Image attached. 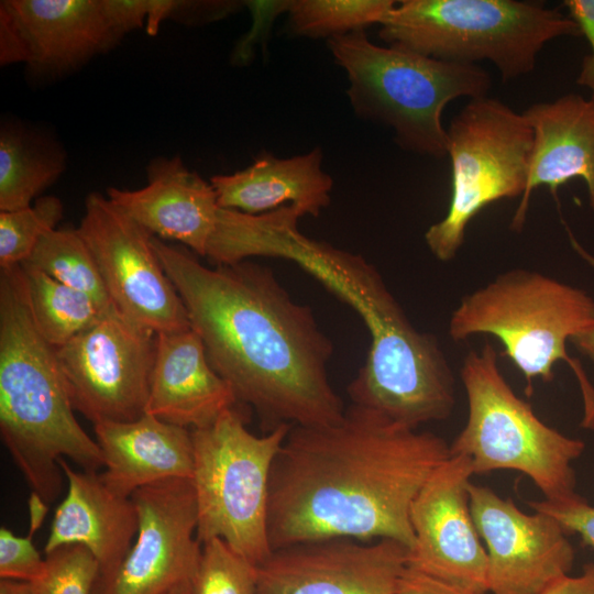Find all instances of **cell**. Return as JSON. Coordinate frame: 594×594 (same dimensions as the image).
Wrapping results in <instances>:
<instances>
[{"mask_svg":"<svg viewBox=\"0 0 594 594\" xmlns=\"http://www.w3.org/2000/svg\"><path fill=\"white\" fill-rule=\"evenodd\" d=\"M103 458L101 480L114 493L131 497L145 486L191 480L194 446L191 430L152 415L123 422L94 425Z\"/></svg>","mask_w":594,"mask_h":594,"instance_id":"cell-22","label":"cell"},{"mask_svg":"<svg viewBox=\"0 0 594 594\" xmlns=\"http://www.w3.org/2000/svg\"><path fill=\"white\" fill-rule=\"evenodd\" d=\"M451 200L428 228L426 244L441 262L452 261L471 220L490 204L522 197L534 132L522 112L496 98L471 99L447 128Z\"/></svg>","mask_w":594,"mask_h":594,"instance_id":"cell-10","label":"cell"},{"mask_svg":"<svg viewBox=\"0 0 594 594\" xmlns=\"http://www.w3.org/2000/svg\"><path fill=\"white\" fill-rule=\"evenodd\" d=\"M528 506L556 518L566 534H576L584 543L594 548V506L581 496L566 503H552L546 499L528 501Z\"/></svg>","mask_w":594,"mask_h":594,"instance_id":"cell-32","label":"cell"},{"mask_svg":"<svg viewBox=\"0 0 594 594\" xmlns=\"http://www.w3.org/2000/svg\"><path fill=\"white\" fill-rule=\"evenodd\" d=\"M322 158L320 147L288 158L262 152L246 168L215 175L210 183L220 208L261 215L287 204L302 216L318 217L330 205L333 187Z\"/></svg>","mask_w":594,"mask_h":594,"instance_id":"cell-23","label":"cell"},{"mask_svg":"<svg viewBox=\"0 0 594 594\" xmlns=\"http://www.w3.org/2000/svg\"><path fill=\"white\" fill-rule=\"evenodd\" d=\"M0 594H40L33 583L0 579Z\"/></svg>","mask_w":594,"mask_h":594,"instance_id":"cell-39","label":"cell"},{"mask_svg":"<svg viewBox=\"0 0 594 594\" xmlns=\"http://www.w3.org/2000/svg\"><path fill=\"white\" fill-rule=\"evenodd\" d=\"M103 7L112 25L121 35L146 23L148 0H103Z\"/></svg>","mask_w":594,"mask_h":594,"instance_id":"cell-34","label":"cell"},{"mask_svg":"<svg viewBox=\"0 0 594 594\" xmlns=\"http://www.w3.org/2000/svg\"><path fill=\"white\" fill-rule=\"evenodd\" d=\"M21 268L33 323L53 348L65 345L111 314L86 293L38 270L24 265Z\"/></svg>","mask_w":594,"mask_h":594,"instance_id":"cell-24","label":"cell"},{"mask_svg":"<svg viewBox=\"0 0 594 594\" xmlns=\"http://www.w3.org/2000/svg\"><path fill=\"white\" fill-rule=\"evenodd\" d=\"M121 35L103 0H6L0 3L1 65L26 63L62 74L110 50Z\"/></svg>","mask_w":594,"mask_h":594,"instance_id":"cell-17","label":"cell"},{"mask_svg":"<svg viewBox=\"0 0 594 594\" xmlns=\"http://www.w3.org/2000/svg\"><path fill=\"white\" fill-rule=\"evenodd\" d=\"M257 565L213 538L201 543L191 594H256Z\"/></svg>","mask_w":594,"mask_h":594,"instance_id":"cell-29","label":"cell"},{"mask_svg":"<svg viewBox=\"0 0 594 594\" xmlns=\"http://www.w3.org/2000/svg\"><path fill=\"white\" fill-rule=\"evenodd\" d=\"M397 594H474L421 572L406 568L399 583Z\"/></svg>","mask_w":594,"mask_h":594,"instance_id":"cell-35","label":"cell"},{"mask_svg":"<svg viewBox=\"0 0 594 594\" xmlns=\"http://www.w3.org/2000/svg\"><path fill=\"white\" fill-rule=\"evenodd\" d=\"M275 254L320 280L366 326L370 350L348 385L353 405L417 429L451 415L454 378L438 340L411 324L372 263L304 235L298 224L280 232Z\"/></svg>","mask_w":594,"mask_h":594,"instance_id":"cell-3","label":"cell"},{"mask_svg":"<svg viewBox=\"0 0 594 594\" xmlns=\"http://www.w3.org/2000/svg\"><path fill=\"white\" fill-rule=\"evenodd\" d=\"M135 540L110 572L99 574L91 594H169L190 582L201 543L191 480H169L135 491Z\"/></svg>","mask_w":594,"mask_h":594,"instance_id":"cell-13","label":"cell"},{"mask_svg":"<svg viewBox=\"0 0 594 594\" xmlns=\"http://www.w3.org/2000/svg\"><path fill=\"white\" fill-rule=\"evenodd\" d=\"M395 4L393 0H293L286 10L288 31L311 38L340 36L381 24Z\"/></svg>","mask_w":594,"mask_h":594,"instance_id":"cell-27","label":"cell"},{"mask_svg":"<svg viewBox=\"0 0 594 594\" xmlns=\"http://www.w3.org/2000/svg\"><path fill=\"white\" fill-rule=\"evenodd\" d=\"M56 350L36 330L21 265L0 270V433L32 492L52 503L61 459L103 469L101 450L74 415Z\"/></svg>","mask_w":594,"mask_h":594,"instance_id":"cell-4","label":"cell"},{"mask_svg":"<svg viewBox=\"0 0 594 594\" xmlns=\"http://www.w3.org/2000/svg\"><path fill=\"white\" fill-rule=\"evenodd\" d=\"M562 4L590 44L591 53L583 58L576 84L588 89L594 98V0H564Z\"/></svg>","mask_w":594,"mask_h":594,"instance_id":"cell-33","label":"cell"},{"mask_svg":"<svg viewBox=\"0 0 594 594\" xmlns=\"http://www.w3.org/2000/svg\"><path fill=\"white\" fill-rule=\"evenodd\" d=\"M21 265L38 270L64 285L86 293L108 312L118 311L94 255L77 228L55 229L45 233Z\"/></svg>","mask_w":594,"mask_h":594,"instance_id":"cell-26","label":"cell"},{"mask_svg":"<svg viewBox=\"0 0 594 594\" xmlns=\"http://www.w3.org/2000/svg\"><path fill=\"white\" fill-rule=\"evenodd\" d=\"M378 35L439 61H488L504 80L531 73L548 42L582 36L558 9L518 0H403L381 22Z\"/></svg>","mask_w":594,"mask_h":594,"instance_id":"cell-7","label":"cell"},{"mask_svg":"<svg viewBox=\"0 0 594 594\" xmlns=\"http://www.w3.org/2000/svg\"><path fill=\"white\" fill-rule=\"evenodd\" d=\"M407 556L391 539L294 544L257 565L256 594H397Z\"/></svg>","mask_w":594,"mask_h":594,"instance_id":"cell-16","label":"cell"},{"mask_svg":"<svg viewBox=\"0 0 594 594\" xmlns=\"http://www.w3.org/2000/svg\"><path fill=\"white\" fill-rule=\"evenodd\" d=\"M328 47L346 74L354 113L391 128L399 147L419 155L447 156L446 106L461 97H486L492 87L488 72L477 64L380 46L364 30L330 37Z\"/></svg>","mask_w":594,"mask_h":594,"instance_id":"cell-5","label":"cell"},{"mask_svg":"<svg viewBox=\"0 0 594 594\" xmlns=\"http://www.w3.org/2000/svg\"><path fill=\"white\" fill-rule=\"evenodd\" d=\"M469 492L487 554L488 593L538 594L570 573L574 549L556 518L537 510L527 514L487 486L471 482Z\"/></svg>","mask_w":594,"mask_h":594,"instance_id":"cell-15","label":"cell"},{"mask_svg":"<svg viewBox=\"0 0 594 594\" xmlns=\"http://www.w3.org/2000/svg\"><path fill=\"white\" fill-rule=\"evenodd\" d=\"M292 427L283 424L256 436L246 428L243 414L234 406L210 425L191 430V483L200 543L220 538L256 565L271 556V470Z\"/></svg>","mask_w":594,"mask_h":594,"instance_id":"cell-9","label":"cell"},{"mask_svg":"<svg viewBox=\"0 0 594 594\" xmlns=\"http://www.w3.org/2000/svg\"><path fill=\"white\" fill-rule=\"evenodd\" d=\"M538 594H594V562L585 563L579 575L557 579Z\"/></svg>","mask_w":594,"mask_h":594,"instance_id":"cell-36","label":"cell"},{"mask_svg":"<svg viewBox=\"0 0 594 594\" xmlns=\"http://www.w3.org/2000/svg\"><path fill=\"white\" fill-rule=\"evenodd\" d=\"M59 465L67 493L54 513L45 554L68 544L87 548L99 564V574L113 570L133 543L139 515L131 497L111 491L99 472L75 470L66 459Z\"/></svg>","mask_w":594,"mask_h":594,"instance_id":"cell-21","label":"cell"},{"mask_svg":"<svg viewBox=\"0 0 594 594\" xmlns=\"http://www.w3.org/2000/svg\"><path fill=\"white\" fill-rule=\"evenodd\" d=\"M107 197L153 237L205 257L220 207L210 180L188 169L180 156L155 158L144 187H110Z\"/></svg>","mask_w":594,"mask_h":594,"instance_id":"cell-18","label":"cell"},{"mask_svg":"<svg viewBox=\"0 0 594 594\" xmlns=\"http://www.w3.org/2000/svg\"><path fill=\"white\" fill-rule=\"evenodd\" d=\"M594 322V299L583 289L540 272L514 268L462 297L451 314L448 333L454 342L491 334L526 380L551 382L557 362H568L584 400L582 427L594 428V388L566 343Z\"/></svg>","mask_w":594,"mask_h":594,"instance_id":"cell-6","label":"cell"},{"mask_svg":"<svg viewBox=\"0 0 594 594\" xmlns=\"http://www.w3.org/2000/svg\"><path fill=\"white\" fill-rule=\"evenodd\" d=\"M468 457L450 455L427 480L410 507L414 547L407 566L474 594L488 593L487 554L475 526Z\"/></svg>","mask_w":594,"mask_h":594,"instance_id":"cell-14","label":"cell"},{"mask_svg":"<svg viewBox=\"0 0 594 594\" xmlns=\"http://www.w3.org/2000/svg\"><path fill=\"white\" fill-rule=\"evenodd\" d=\"M77 230L121 316L155 333L191 328L186 307L153 249L148 231L98 193L87 196Z\"/></svg>","mask_w":594,"mask_h":594,"instance_id":"cell-12","label":"cell"},{"mask_svg":"<svg viewBox=\"0 0 594 594\" xmlns=\"http://www.w3.org/2000/svg\"><path fill=\"white\" fill-rule=\"evenodd\" d=\"M29 512H30V534H33L41 527L46 513L47 503L41 498L37 494L31 492L29 498Z\"/></svg>","mask_w":594,"mask_h":594,"instance_id":"cell-37","label":"cell"},{"mask_svg":"<svg viewBox=\"0 0 594 594\" xmlns=\"http://www.w3.org/2000/svg\"><path fill=\"white\" fill-rule=\"evenodd\" d=\"M460 377L468 398V419L450 443L451 455L471 460L473 474L513 470L528 476L552 503L571 502L573 462L585 449L544 424L505 380L495 348L486 342L464 356Z\"/></svg>","mask_w":594,"mask_h":594,"instance_id":"cell-8","label":"cell"},{"mask_svg":"<svg viewBox=\"0 0 594 594\" xmlns=\"http://www.w3.org/2000/svg\"><path fill=\"white\" fill-rule=\"evenodd\" d=\"M64 207L55 196L38 197L30 207L0 212V268L21 265L40 239L57 229Z\"/></svg>","mask_w":594,"mask_h":594,"instance_id":"cell-28","label":"cell"},{"mask_svg":"<svg viewBox=\"0 0 594 594\" xmlns=\"http://www.w3.org/2000/svg\"><path fill=\"white\" fill-rule=\"evenodd\" d=\"M238 403L230 385L210 365L193 328L156 333L145 414L194 430L210 425Z\"/></svg>","mask_w":594,"mask_h":594,"instance_id":"cell-20","label":"cell"},{"mask_svg":"<svg viewBox=\"0 0 594 594\" xmlns=\"http://www.w3.org/2000/svg\"><path fill=\"white\" fill-rule=\"evenodd\" d=\"M152 245L210 365L266 432L342 418L345 408L327 371L333 343L272 268L251 260L209 267L186 248L156 237Z\"/></svg>","mask_w":594,"mask_h":594,"instance_id":"cell-1","label":"cell"},{"mask_svg":"<svg viewBox=\"0 0 594 594\" xmlns=\"http://www.w3.org/2000/svg\"><path fill=\"white\" fill-rule=\"evenodd\" d=\"M169 594H191L190 582L178 585Z\"/></svg>","mask_w":594,"mask_h":594,"instance_id":"cell-40","label":"cell"},{"mask_svg":"<svg viewBox=\"0 0 594 594\" xmlns=\"http://www.w3.org/2000/svg\"><path fill=\"white\" fill-rule=\"evenodd\" d=\"M571 343L581 354L594 362V322L574 336Z\"/></svg>","mask_w":594,"mask_h":594,"instance_id":"cell-38","label":"cell"},{"mask_svg":"<svg viewBox=\"0 0 594 594\" xmlns=\"http://www.w3.org/2000/svg\"><path fill=\"white\" fill-rule=\"evenodd\" d=\"M33 534L24 537L0 528V579L36 584L46 574V559L33 543Z\"/></svg>","mask_w":594,"mask_h":594,"instance_id":"cell-31","label":"cell"},{"mask_svg":"<svg viewBox=\"0 0 594 594\" xmlns=\"http://www.w3.org/2000/svg\"><path fill=\"white\" fill-rule=\"evenodd\" d=\"M450 455L443 438L353 404L334 424L293 426L271 470L272 550L391 539L409 551L411 504Z\"/></svg>","mask_w":594,"mask_h":594,"instance_id":"cell-2","label":"cell"},{"mask_svg":"<svg viewBox=\"0 0 594 594\" xmlns=\"http://www.w3.org/2000/svg\"><path fill=\"white\" fill-rule=\"evenodd\" d=\"M534 132L527 186L510 221L520 232L532 191L547 185L552 194L573 178L586 186L594 211V98L566 94L553 101L536 102L522 112Z\"/></svg>","mask_w":594,"mask_h":594,"instance_id":"cell-19","label":"cell"},{"mask_svg":"<svg viewBox=\"0 0 594 594\" xmlns=\"http://www.w3.org/2000/svg\"><path fill=\"white\" fill-rule=\"evenodd\" d=\"M55 350L74 409L94 425L145 414L155 332L114 311Z\"/></svg>","mask_w":594,"mask_h":594,"instance_id":"cell-11","label":"cell"},{"mask_svg":"<svg viewBox=\"0 0 594 594\" xmlns=\"http://www.w3.org/2000/svg\"><path fill=\"white\" fill-rule=\"evenodd\" d=\"M65 161L38 138L16 128L0 132V211L30 207L63 173Z\"/></svg>","mask_w":594,"mask_h":594,"instance_id":"cell-25","label":"cell"},{"mask_svg":"<svg viewBox=\"0 0 594 594\" xmlns=\"http://www.w3.org/2000/svg\"><path fill=\"white\" fill-rule=\"evenodd\" d=\"M46 574L35 584L40 594H91L100 569L90 551L79 544L45 554Z\"/></svg>","mask_w":594,"mask_h":594,"instance_id":"cell-30","label":"cell"}]
</instances>
